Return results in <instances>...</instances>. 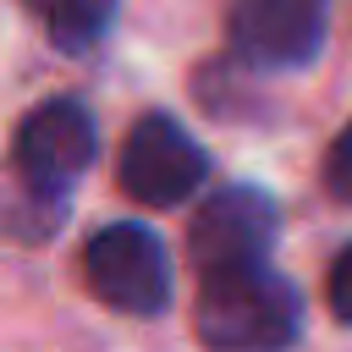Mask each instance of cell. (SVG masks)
Masks as SVG:
<instances>
[{"label": "cell", "mask_w": 352, "mask_h": 352, "mask_svg": "<svg viewBox=\"0 0 352 352\" xmlns=\"http://www.w3.org/2000/svg\"><path fill=\"white\" fill-rule=\"evenodd\" d=\"M198 341L226 346V352H258V346H286L302 330V302L286 275L270 264H242V270H214L204 275L198 292Z\"/></svg>", "instance_id": "1"}, {"label": "cell", "mask_w": 352, "mask_h": 352, "mask_svg": "<svg viewBox=\"0 0 352 352\" xmlns=\"http://www.w3.org/2000/svg\"><path fill=\"white\" fill-rule=\"evenodd\" d=\"M82 275L88 292L121 314H160L170 297V264L165 248L148 226H104L82 248Z\"/></svg>", "instance_id": "2"}, {"label": "cell", "mask_w": 352, "mask_h": 352, "mask_svg": "<svg viewBox=\"0 0 352 352\" xmlns=\"http://www.w3.org/2000/svg\"><path fill=\"white\" fill-rule=\"evenodd\" d=\"M94 148H99L94 116H88L77 99H44V104H33V110L16 121L11 170L28 176V182L44 187V192H66V187L94 165Z\"/></svg>", "instance_id": "3"}, {"label": "cell", "mask_w": 352, "mask_h": 352, "mask_svg": "<svg viewBox=\"0 0 352 352\" xmlns=\"http://www.w3.org/2000/svg\"><path fill=\"white\" fill-rule=\"evenodd\" d=\"M324 28H330V0H236L226 22L236 60L258 72L308 66L324 44Z\"/></svg>", "instance_id": "4"}, {"label": "cell", "mask_w": 352, "mask_h": 352, "mask_svg": "<svg viewBox=\"0 0 352 352\" xmlns=\"http://www.w3.org/2000/svg\"><path fill=\"white\" fill-rule=\"evenodd\" d=\"M204 170H209V154L170 116H143L121 143V187H126V198H138L148 209L187 204L198 192Z\"/></svg>", "instance_id": "5"}, {"label": "cell", "mask_w": 352, "mask_h": 352, "mask_svg": "<svg viewBox=\"0 0 352 352\" xmlns=\"http://www.w3.org/2000/svg\"><path fill=\"white\" fill-rule=\"evenodd\" d=\"M275 204L258 187H220L214 198L198 204V220L187 231V253L198 264V275L214 270H242V264H264L275 248Z\"/></svg>", "instance_id": "6"}, {"label": "cell", "mask_w": 352, "mask_h": 352, "mask_svg": "<svg viewBox=\"0 0 352 352\" xmlns=\"http://www.w3.org/2000/svg\"><path fill=\"white\" fill-rule=\"evenodd\" d=\"M22 6L44 28V38L60 50H88L116 22V0H22Z\"/></svg>", "instance_id": "7"}, {"label": "cell", "mask_w": 352, "mask_h": 352, "mask_svg": "<svg viewBox=\"0 0 352 352\" xmlns=\"http://www.w3.org/2000/svg\"><path fill=\"white\" fill-rule=\"evenodd\" d=\"M324 187H330L341 204H352V121L336 132V143H330V154H324Z\"/></svg>", "instance_id": "8"}, {"label": "cell", "mask_w": 352, "mask_h": 352, "mask_svg": "<svg viewBox=\"0 0 352 352\" xmlns=\"http://www.w3.org/2000/svg\"><path fill=\"white\" fill-rule=\"evenodd\" d=\"M324 297H330V314H336L341 324H352V242L336 253V264H330V275H324Z\"/></svg>", "instance_id": "9"}]
</instances>
